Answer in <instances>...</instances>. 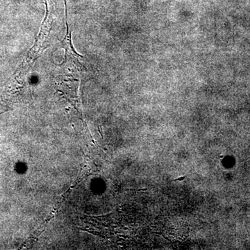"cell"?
<instances>
[{
	"label": "cell",
	"mask_w": 250,
	"mask_h": 250,
	"mask_svg": "<svg viewBox=\"0 0 250 250\" xmlns=\"http://www.w3.org/2000/svg\"><path fill=\"white\" fill-rule=\"evenodd\" d=\"M65 6V17H66V34L62 42V47L65 49V60L62 62L61 67L64 69L65 72H70L71 73L69 75L78 77L80 78L81 75H84L85 72H88L84 64L82 63V57L79 55L75 50L72 42V31L69 28L68 23L67 20V4Z\"/></svg>",
	"instance_id": "cell-1"
},
{
	"label": "cell",
	"mask_w": 250,
	"mask_h": 250,
	"mask_svg": "<svg viewBox=\"0 0 250 250\" xmlns=\"http://www.w3.org/2000/svg\"><path fill=\"white\" fill-rule=\"evenodd\" d=\"M185 178H186V177H181V178L174 179V181H182V180H183V179H184Z\"/></svg>",
	"instance_id": "cell-2"
}]
</instances>
